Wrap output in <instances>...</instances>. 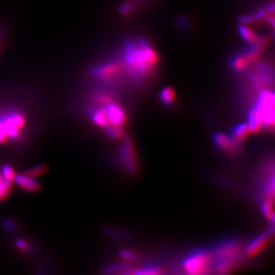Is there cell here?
I'll list each match as a JSON object with an SVG mask.
<instances>
[{"mask_svg":"<svg viewBox=\"0 0 275 275\" xmlns=\"http://www.w3.org/2000/svg\"><path fill=\"white\" fill-rule=\"evenodd\" d=\"M124 68L134 80H145L152 76L160 62L156 50L144 39L127 40L124 45Z\"/></svg>","mask_w":275,"mask_h":275,"instance_id":"6da1fadb","label":"cell"},{"mask_svg":"<svg viewBox=\"0 0 275 275\" xmlns=\"http://www.w3.org/2000/svg\"><path fill=\"white\" fill-rule=\"evenodd\" d=\"M213 254L207 250L194 251L183 262V268L189 275H205L210 272Z\"/></svg>","mask_w":275,"mask_h":275,"instance_id":"7a4b0ae2","label":"cell"},{"mask_svg":"<svg viewBox=\"0 0 275 275\" xmlns=\"http://www.w3.org/2000/svg\"><path fill=\"white\" fill-rule=\"evenodd\" d=\"M265 127L274 129L275 126V93L270 89H263L255 104Z\"/></svg>","mask_w":275,"mask_h":275,"instance_id":"3957f363","label":"cell"},{"mask_svg":"<svg viewBox=\"0 0 275 275\" xmlns=\"http://www.w3.org/2000/svg\"><path fill=\"white\" fill-rule=\"evenodd\" d=\"M123 70L125 68L122 61L113 60L95 66L91 70V74L100 81L111 82L119 78Z\"/></svg>","mask_w":275,"mask_h":275,"instance_id":"277c9868","label":"cell"},{"mask_svg":"<svg viewBox=\"0 0 275 275\" xmlns=\"http://www.w3.org/2000/svg\"><path fill=\"white\" fill-rule=\"evenodd\" d=\"M243 252V245L239 240H226L214 250L213 256L218 259L238 260Z\"/></svg>","mask_w":275,"mask_h":275,"instance_id":"5b68a950","label":"cell"},{"mask_svg":"<svg viewBox=\"0 0 275 275\" xmlns=\"http://www.w3.org/2000/svg\"><path fill=\"white\" fill-rule=\"evenodd\" d=\"M119 153L124 168L131 174L136 173L137 170L136 153L133 147L131 139L128 136H126L124 138L123 144L119 148Z\"/></svg>","mask_w":275,"mask_h":275,"instance_id":"8992f818","label":"cell"},{"mask_svg":"<svg viewBox=\"0 0 275 275\" xmlns=\"http://www.w3.org/2000/svg\"><path fill=\"white\" fill-rule=\"evenodd\" d=\"M273 234H274V226L272 227L270 232L267 231L259 234V236L253 239L251 243L247 244L246 248L244 250L245 255L248 257H254L256 255L259 254L260 251H263L264 249L267 246V243Z\"/></svg>","mask_w":275,"mask_h":275,"instance_id":"52a82bcc","label":"cell"},{"mask_svg":"<svg viewBox=\"0 0 275 275\" xmlns=\"http://www.w3.org/2000/svg\"><path fill=\"white\" fill-rule=\"evenodd\" d=\"M105 111H106L107 117L110 125L122 127L126 122V119H127L126 113L119 104H116L114 102L110 103L106 105Z\"/></svg>","mask_w":275,"mask_h":275,"instance_id":"ba28073f","label":"cell"},{"mask_svg":"<svg viewBox=\"0 0 275 275\" xmlns=\"http://www.w3.org/2000/svg\"><path fill=\"white\" fill-rule=\"evenodd\" d=\"M14 182L22 189L29 192H37L40 188V185L38 184L35 177H30L28 175H15Z\"/></svg>","mask_w":275,"mask_h":275,"instance_id":"9c48e42d","label":"cell"},{"mask_svg":"<svg viewBox=\"0 0 275 275\" xmlns=\"http://www.w3.org/2000/svg\"><path fill=\"white\" fill-rule=\"evenodd\" d=\"M213 141L218 148L226 152H234V150L239 147L231 138V136H226L222 133L215 134L213 136Z\"/></svg>","mask_w":275,"mask_h":275,"instance_id":"30bf717a","label":"cell"},{"mask_svg":"<svg viewBox=\"0 0 275 275\" xmlns=\"http://www.w3.org/2000/svg\"><path fill=\"white\" fill-rule=\"evenodd\" d=\"M251 133L250 127L247 123H241L235 126L232 130L231 138L233 139L236 145L240 146L246 140L247 136Z\"/></svg>","mask_w":275,"mask_h":275,"instance_id":"8fae6325","label":"cell"},{"mask_svg":"<svg viewBox=\"0 0 275 275\" xmlns=\"http://www.w3.org/2000/svg\"><path fill=\"white\" fill-rule=\"evenodd\" d=\"M91 118L93 119V121L96 125H98L100 127H103L104 128L110 126V122L108 120L107 117L106 111L104 108H99V109H90Z\"/></svg>","mask_w":275,"mask_h":275,"instance_id":"7c38bea8","label":"cell"},{"mask_svg":"<svg viewBox=\"0 0 275 275\" xmlns=\"http://www.w3.org/2000/svg\"><path fill=\"white\" fill-rule=\"evenodd\" d=\"M248 126L252 133L259 132L261 127H263L262 119L259 116V112L255 110V108L251 109L248 114Z\"/></svg>","mask_w":275,"mask_h":275,"instance_id":"4fadbf2b","label":"cell"},{"mask_svg":"<svg viewBox=\"0 0 275 275\" xmlns=\"http://www.w3.org/2000/svg\"><path fill=\"white\" fill-rule=\"evenodd\" d=\"M238 260H231V259H218L214 265V269L218 274H226L233 268L236 267V262Z\"/></svg>","mask_w":275,"mask_h":275,"instance_id":"5bb4252c","label":"cell"},{"mask_svg":"<svg viewBox=\"0 0 275 275\" xmlns=\"http://www.w3.org/2000/svg\"><path fill=\"white\" fill-rule=\"evenodd\" d=\"M239 33L242 38L250 45H254L260 39L259 36L253 30H251L250 28H248L244 25H241L239 27Z\"/></svg>","mask_w":275,"mask_h":275,"instance_id":"9a60e30c","label":"cell"},{"mask_svg":"<svg viewBox=\"0 0 275 275\" xmlns=\"http://www.w3.org/2000/svg\"><path fill=\"white\" fill-rule=\"evenodd\" d=\"M248 66H249V63L247 62L246 58L244 57L243 53L234 56L233 60L231 61V67L236 72L243 71V70L246 69Z\"/></svg>","mask_w":275,"mask_h":275,"instance_id":"2e32d148","label":"cell"},{"mask_svg":"<svg viewBox=\"0 0 275 275\" xmlns=\"http://www.w3.org/2000/svg\"><path fill=\"white\" fill-rule=\"evenodd\" d=\"M12 181L4 178L0 171V201H3L4 198L8 196L12 190Z\"/></svg>","mask_w":275,"mask_h":275,"instance_id":"e0dca14e","label":"cell"},{"mask_svg":"<svg viewBox=\"0 0 275 275\" xmlns=\"http://www.w3.org/2000/svg\"><path fill=\"white\" fill-rule=\"evenodd\" d=\"M176 98L175 91L171 87H165L160 91V100L166 105H170L174 103Z\"/></svg>","mask_w":275,"mask_h":275,"instance_id":"ac0fdd59","label":"cell"},{"mask_svg":"<svg viewBox=\"0 0 275 275\" xmlns=\"http://www.w3.org/2000/svg\"><path fill=\"white\" fill-rule=\"evenodd\" d=\"M95 99L96 103L102 105H108L113 103V96L108 93H99L95 95Z\"/></svg>","mask_w":275,"mask_h":275,"instance_id":"d6986e66","label":"cell"},{"mask_svg":"<svg viewBox=\"0 0 275 275\" xmlns=\"http://www.w3.org/2000/svg\"><path fill=\"white\" fill-rule=\"evenodd\" d=\"M135 275H160L161 274V269L160 267H156V266H152V267H144L142 268L140 270L134 273Z\"/></svg>","mask_w":275,"mask_h":275,"instance_id":"ffe728a7","label":"cell"},{"mask_svg":"<svg viewBox=\"0 0 275 275\" xmlns=\"http://www.w3.org/2000/svg\"><path fill=\"white\" fill-rule=\"evenodd\" d=\"M1 174L4 177V178L7 180L13 181L15 177V173L12 167H10L9 165H4L3 168L1 169Z\"/></svg>","mask_w":275,"mask_h":275,"instance_id":"44dd1931","label":"cell"},{"mask_svg":"<svg viewBox=\"0 0 275 275\" xmlns=\"http://www.w3.org/2000/svg\"><path fill=\"white\" fill-rule=\"evenodd\" d=\"M45 169H46V168H45V166H43V165H38L37 167L29 169V170H28L25 174L32 177H38V176L42 175L43 173H45Z\"/></svg>","mask_w":275,"mask_h":275,"instance_id":"7402d4cb","label":"cell"},{"mask_svg":"<svg viewBox=\"0 0 275 275\" xmlns=\"http://www.w3.org/2000/svg\"><path fill=\"white\" fill-rule=\"evenodd\" d=\"M133 9H134V5L132 3H126V4H124L123 5L120 6L119 12L123 15H127L133 11Z\"/></svg>","mask_w":275,"mask_h":275,"instance_id":"603a6c76","label":"cell"},{"mask_svg":"<svg viewBox=\"0 0 275 275\" xmlns=\"http://www.w3.org/2000/svg\"><path fill=\"white\" fill-rule=\"evenodd\" d=\"M16 246L18 247L20 250H21V251H29V244L27 243V242L23 241V240H19V241H17Z\"/></svg>","mask_w":275,"mask_h":275,"instance_id":"cb8c5ba5","label":"cell"},{"mask_svg":"<svg viewBox=\"0 0 275 275\" xmlns=\"http://www.w3.org/2000/svg\"><path fill=\"white\" fill-rule=\"evenodd\" d=\"M121 255H122V257H124L125 259H134V254L132 253V252H129V251H123L122 253H121Z\"/></svg>","mask_w":275,"mask_h":275,"instance_id":"d4e9b609","label":"cell"},{"mask_svg":"<svg viewBox=\"0 0 275 275\" xmlns=\"http://www.w3.org/2000/svg\"><path fill=\"white\" fill-rule=\"evenodd\" d=\"M3 39H4V32H3L2 29L0 28V51H1L2 45H3Z\"/></svg>","mask_w":275,"mask_h":275,"instance_id":"484cf974","label":"cell"}]
</instances>
